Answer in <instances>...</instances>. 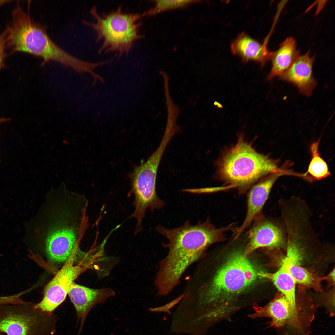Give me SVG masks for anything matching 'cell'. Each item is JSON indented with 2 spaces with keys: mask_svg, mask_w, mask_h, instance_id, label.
Listing matches in <instances>:
<instances>
[{
  "mask_svg": "<svg viewBox=\"0 0 335 335\" xmlns=\"http://www.w3.org/2000/svg\"><path fill=\"white\" fill-rule=\"evenodd\" d=\"M115 294L114 291L110 288L95 289L74 282L72 284L68 294L76 310L78 321L80 323L79 333L81 332L91 310L96 305L104 302Z\"/></svg>",
  "mask_w": 335,
  "mask_h": 335,
  "instance_id": "cell-12",
  "label": "cell"
},
{
  "mask_svg": "<svg viewBox=\"0 0 335 335\" xmlns=\"http://www.w3.org/2000/svg\"><path fill=\"white\" fill-rule=\"evenodd\" d=\"M193 0H157L154 7L148 10L146 14L148 16L154 15L165 10L184 7L196 2Z\"/></svg>",
  "mask_w": 335,
  "mask_h": 335,
  "instance_id": "cell-19",
  "label": "cell"
},
{
  "mask_svg": "<svg viewBox=\"0 0 335 335\" xmlns=\"http://www.w3.org/2000/svg\"><path fill=\"white\" fill-rule=\"evenodd\" d=\"M279 170L254 185L251 188L247 196V210L245 218L241 226L235 229L234 239H238L250 226L255 218L261 214L274 183L280 176L287 172Z\"/></svg>",
  "mask_w": 335,
  "mask_h": 335,
  "instance_id": "cell-11",
  "label": "cell"
},
{
  "mask_svg": "<svg viewBox=\"0 0 335 335\" xmlns=\"http://www.w3.org/2000/svg\"><path fill=\"white\" fill-rule=\"evenodd\" d=\"M279 170L275 160L256 151L242 137L225 155L219 166L222 179L241 192L262 176Z\"/></svg>",
  "mask_w": 335,
  "mask_h": 335,
  "instance_id": "cell-4",
  "label": "cell"
},
{
  "mask_svg": "<svg viewBox=\"0 0 335 335\" xmlns=\"http://www.w3.org/2000/svg\"><path fill=\"white\" fill-rule=\"evenodd\" d=\"M164 152L163 148L158 147L146 161L134 168L130 176V192L135 197V209L129 218L133 217L136 220L135 234L142 229V221L146 210L159 209L164 205L156 190L157 170Z\"/></svg>",
  "mask_w": 335,
  "mask_h": 335,
  "instance_id": "cell-7",
  "label": "cell"
},
{
  "mask_svg": "<svg viewBox=\"0 0 335 335\" xmlns=\"http://www.w3.org/2000/svg\"><path fill=\"white\" fill-rule=\"evenodd\" d=\"M300 252L298 244L292 240L288 241L287 253L281 266L288 272L297 283L320 290V282L324 278L318 277L300 266Z\"/></svg>",
  "mask_w": 335,
  "mask_h": 335,
  "instance_id": "cell-14",
  "label": "cell"
},
{
  "mask_svg": "<svg viewBox=\"0 0 335 335\" xmlns=\"http://www.w3.org/2000/svg\"><path fill=\"white\" fill-rule=\"evenodd\" d=\"M76 252L71 255L62 268L45 286L42 301L36 307L52 313L65 300L72 284L82 273L91 268L90 264L74 265Z\"/></svg>",
  "mask_w": 335,
  "mask_h": 335,
  "instance_id": "cell-8",
  "label": "cell"
},
{
  "mask_svg": "<svg viewBox=\"0 0 335 335\" xmlns=\"http://www.w3.org/2000/svg\"><path fill=\"white\" fill-rule=\"evenodd\" d=\"M299 54V51L296 48L295 40L292 37L287 38L277 51L272 53L270 58L272 67L267 79L270 80L283 74L290 67Z\"/></svg>",
  "mask_w": 335,
  "mask_h": 335,
  "instance_id": "cell-16",
  "label": "cell"
},
{
  "mask_svg": "<svg viewBox=\"0 0 335 335\" xmlns=\"http://www.w3.org/2000/svg\"><path fill=\"white\" fill-rule=\"evenodd\" d=\"M253 221L252 226L246 235L248 243L243 252L245 256L260 248H274L283 245L284 233L275 223L261 213Z\"/></svg>",
  "mask_w": 335,
  "mask_h": 335,
  "instance_id": "cell-10",
  "label": "cell"
},
{
  "mask_svg": "<svg viewBox=\"0 0 335 335\" xmlns=\"http://www.w3.org/2000/svg\"><path fill=\"white\" fill-rule=\"evenodd\" d=\"M57 320L31 302L0 305V332L7 335H54Z\"/></svg>",
  "mask_w": 335,
  "mask_h": 335,
  "instance_id": "cell-6",
  "label": "cell"
},
{
  "mask_svg": "<svg viewBox=\"0 0 335 335\" xmlns=\"http://www.w3.org/2000/svg\"><path fill=\"white\" fill-rule=\"evenodd\" d=\"M90 13L95 22L84 20L83 23L95 30L96 43L102 41L99 54L117 52L119 56L127 54L135 42L144 37L140 32L143 16L141 13L124 12L121 5L114 11L101 14L98 13L94 6Z\"/></svg>",
  "mask_w": 335,
  "mask_h": 335,
  "instance_id": "cell-3",
  "label": "cell"
},
{
  "mask_svg": "<svg viewBox=\"0 0 335 335\" xmlns=\"http://www.w3.org/2000/svg\"><path fill=\"white\" fill-rule=\"evenodd\" d=\"M249 316L253 319L265 317L270 318V327L279 328L288 325L300 330L304 318V315L298 309L293 308L282 294L264 307L256 309L254 313Z\"/></svg>",
  "mask_w": 335,
  "mask_h": 335,
  "instance_id": "cell-9",
  "label": "cell"
},
{
  "mask_svg": "<svg viewBox=\"0 0 335 335\" xmlns=\"http://www.w3.org/2000/svg\"><path fill=\"white\" fill-rule=\"evenodd\" d=\"M267 40L261 44L242 33L233 41L231 49L234 54L239 56L243 62L254 61L263 66L270 59L272 53L267 48Z\"/></svg>",
  "mask_w": 335,
  "mask_h": 335,
  "instance_id": "cell-15",
  "label": "cell"
},
{
  "mask_svg": "<svg viewBox=\"0 0 335 335\" xmlns=\"http://www.w3.org/2000/svg\"><path fill=\"white\" fill-rule=\"evenodd\" d=\"M88 201L64 186L47 194L33 224L32 236L42 241L49 260L65 263L78 249L88 226Z\"/></svg>",
  "mask_w": 335,
  "mask_h": 335,
  "instance_id": "cell-1",
  "label": "cell"
},
{
  "mask_svg": "<svg viewBox=\"0 0 335 335\" xmlns=\"http://www.w3.org/2000/svg\"><path fill=\"white\" fill-rule=\"evenodd\" d=\"M258 275L267 279L273 283L291 306L298 309L295 297L296 283L290 275L282 267L274 273H258Z\"/></svg>",
  "mask_w": 335,
  "mask_h": 335,
  "instance_id": "cell-17",
  "label": "cell"
},
{
  "mask_svg": "<svg viewBox=\"0 0 335 335\" xmlns=\"http://www.w3.org/2000/svg\"><path fill=\"white\" fill-rule=\"evenodd\" d=\"M13 42L16 51L27 52L42 58V64L54 60L75 69L82 71L86 61L69 54L56 44L49 36L47 27L31 18L21 21L13 33Z\"/></svg>",
  "mask_w": 335,
  "mask_h": 335,
  "instance_id": "cell-5",
  "label": "cell"
},
{
  "mask_svg": "<svg viewBox=\"0 0 335 335\" xmlns=\"http://www.w3.org/2000/svg\"><path fill=\"white\" fill-rule=\"evenodd\" d=\"M8 34L7 27L5 30L0 34V70L3 66L4 61L6 56L5 48Z\"/></svg>",
  "mask_w": 335,
  "mask_h": 335,
  "instance_id": "cell-20",
  "label": "cell"
},
{
  "mask_svg": "<svg viewBox=\"0 0 335 335\" xmlns=\"http://www.w3.org/2000/svg\"><path fill=\"white\" fill-rule=\"evenodd\" d=\"M8 119L5 118H0V122H5L8 120Z\"/></svg>",
  "mask_w": 335,
  "mask_h": 335,
  "instance_id": "cell-22",
  "label": "cell"
},
{
  "mask_svg": "<svg viewBox=\"0 0 335 335\" xmlns=\"http://www.w3.org/2000/svg\"><path fill=\"white\" fill-rule=\"evenodd\" d=\"M0 335H3L2 333L0 332Z\"/></svg>",
  "mask_w": 335,
  "mask_h": 335,
  "instance_id": "cell-23",
  "label": "cell"
},
{
  "mask_svg": "<svg viewBox=\"0 0 335 335\" xmlns=\"http://www.w3.org/2000/svg\"><path fill=\"white\" fill-rule=\"evenodd\" d=\"M315 60L309 52L299 56L288 70L279 76L281 80L294 85L302 94L309 97L317 85L313 74Z\"/></svg>",
  "mask_w": 335,
  "mask_h": 335,
  "instance_id": "cell-13",
  "label": "cell"
},
{
  "mask_svg": "<svg viewBox=\"0 0 335 335\" xmlns=\"http://www.w3.org/2000/svg\"><path fill=\"white\" fill-rule=\"evenodd\" d=\"M10 1H0V5L5 4V3H7L8 2Z\"/></svg>",
  "mask_w": 335,
  "mask_h": 335,
  "instance_id": "cell-21",
  "label": "cell"
},
{
  "mask_svg": "<svg viewBox=\"0 0 335 335\" xmlns=\"http://www.w3.org/2000/svg\"><path fill=\"white\" fill-rule=\"evenodd\" d=\"M233 226L232 223L217 228L208 218L194 225L187 221L181 226L172 229L157 226V231L168 239L163 246L168 250L167 256L159 261L155 280L158 294L168 295L179 283L187 268L199 260L209 246L223 240L225 233L234 230Z\"/></svg>",
  "mask_w": 335,
  "mask_h": 335,
  "instance_id": "cell-2",
  "label": "cell"
},
{
  "mask_svg": "<svg viewBox=\"0 0 335 335\" xmlns=\"http://www.w3.org/2000/svg\"><path fill=\"white\" fill-rule=\"evenodd\" d=\"M319 141L313 143L310 147L312 158L305 175L309 173L315 179L320 180L330 175L328 166L321 157L319 152Z\"/></svg>",
  "mask_w": 335,
  "mask_h": 335,
  "instance_id": "cell-18",
  "label": "cell"
}]
</instances>
